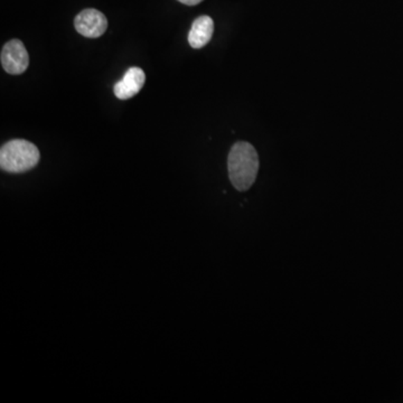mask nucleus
<instances>
[{"label":"nucleus","mask_w":403,"mask_h":403,"mask_svg":"<svg viewBox=\"0 0 403 403\" xmlns=\"http://www.w3.org/2000/svg\"><path fill=\"white\" fill-rule=\"evenodd\" d=\"M76 32L88 38H98L108 28L107 17L97 9H84L75 17Z\"/></svg>","instance_id":"4"},{"label":"nucleus","mask_w":403,"mask_h":403,"mask_svg":"<svg viewBox=\"0 0 403 403\" xmlns=\"http://www.w3.org/2000/svg\"><path fill=\"white\" fill-rule=\"evenodd\" d=\"M179 3H184V5H188V6H195V5H199L202 3L203 0H179Z\"/></svg>","instance_id":"7"},{"label":"nucleus","mask_w":403,"mask_h":403,"mask_svg":"<svg viewBox=\"0 0 403 403\" xmlns=\"http://www.w3.org/2000/svg\"><path fill=\"white\" fill-rule=\"evenodd\" d=\"M40 150L32 142L14 139L0 149V167L8 173H25L40 161Z\"/></svg>","instance_id":"2"},{"label":"nucleus","mask_w":403,"mask_h":403,"mask_svg":"<svg viewBox=\"0 0 403 403\" xmlns=\"http://www.w3.org/2000/svg\"><path fill=\"white\" fill-rule=\"evenodd\" d=\"M1 65L9 74H23L29 65V55L19 40H9L1 51Z\"/></svg>","instance_id":"3"},{"label":"nucleus","mask_w":403,"mask_h":403,"mask_svg":"<svg viewBox=\"0 0 403 403\" xmlns=\"http://www.w3.org/2000/svg\"><path fill=\"white\" fill-rule=\"evenodd\" d=\"M146 81V74L140 67H130L124 79L115 84V94L120 100H127L138 94L139 91L144 87Z\"/></svg>","instance_id":"5"},{"label":"nucleus","mask_w":403,"mask_h":403,"mask_svg":"<svg viewBox=\"0 0 403 403\" xmlns=\"http://www.w3.org/2000/svg\"><path fill=\"white\" fill-rule=\"evenodd\" d=\"M213 32V19L210 16L196 18L188 34V43L193 49H202L210 42Z\"/></svg>","instance_id":"6"},{"label":"nucleus","mask_w":403,"mask_h":403,"mask_svg":"<svg viewBox=\"0 0 403 403\" xmlns=\"http://www.w3.org/2000/svg\"><path fill=\"white\" fill-rule=\"evenodd\" d=\"M229 177L240 192L248 190L259 170V157L252 145L240 141L234 145L228 157Z\"/></svg>","instance_id":"1"}]
</instances>
